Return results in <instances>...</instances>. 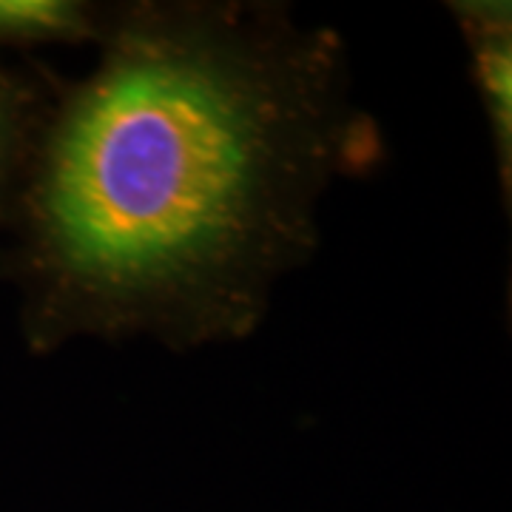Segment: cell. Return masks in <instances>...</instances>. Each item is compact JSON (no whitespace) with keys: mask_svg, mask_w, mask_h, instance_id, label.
Instances as JSON below:
<instances>
[{"mask_svg":"<svg viewBox=\"0 0 512 512\" xmlns=\"http://www.w3.org/2000/svg\"><path fill=\"white\" fill-rule=\"evenodd\" d=\"M342 40L274 6L154 3L40 128L26 191L40 345L251 336L365 163Z\"/></svg>","mask_w":512,"mask_h":512,"instance_id":"obj_1","label":"cell"},{"mask_svg":"<svg viewBox=\"0 0 512 512\" xmlns=\"http://www.w3.org/2000/svg\"><path fill=\"white\" fill-rule=\"evenodd\" d=\"M15 109L12 103L0 94V174L9 163V154H12V143H15Z\"/></svg>","mask_w":512,"mask_h":512,"instance_id":"obj_2","label":"cell"}]
</instances>
